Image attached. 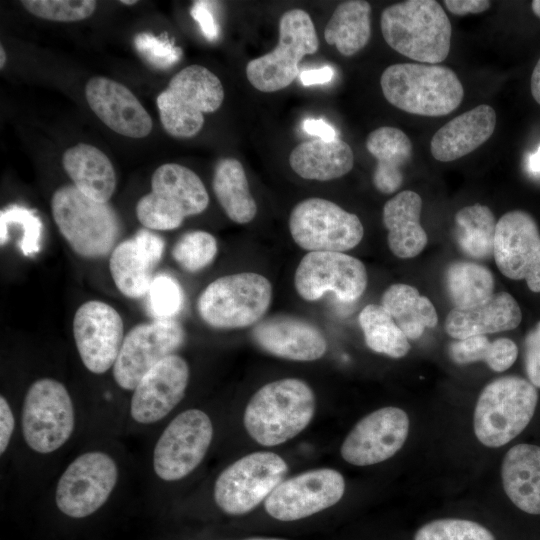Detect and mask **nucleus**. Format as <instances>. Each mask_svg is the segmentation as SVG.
Returning a JSON list of instances; mask_svg holds the SVG:
<instances>
[{
	"label": "nucleus",
	"mask_w": 540,
	"mask_h": 540,
	"mask_svg": "<svg viewBox=\"0 0 540 540\" xmlns=\"http://www.w3.org/2000/svg\"><path fill=\"white\" fill-rule=\"evenodd\" d=\"M533 13L540 18V0H534L531 3Z\"/></svg>",
	"instance_id": "obj_54"
},
{
	"label": "nucleus",
	"mask_w": 540,
	"mask_h": 540,
	"mask_svg": "<svg viewBox=\"0 0 540 540\" xmlns=\"http://www.w3.org/2000/svg\"><path fill=\"white\" fill-rule=\"evenodd\" d=\"M524 366L529 381L540 388V321L525 337Z\"/></svg>",
	"instance_id": "obj_45"
},
{
	"label": "nucleus",
	"mask_w": 540,
	"mask_h": 540,
	"mask_svg": "<svg viewBox=\"0 0 540 540\" xmlns=\"http://www.w3.org/2000/svg\"><path fill=\"white\" fill-rule=\"evenodd\" d=\"M303 130L312 136H317L322 140L336 139V130L332 125L323 119L307 118L302 123Z\"/></svg>",
	"instance_id": "obj_50"
},
{
	"label": "nucleus",
	"mask_w": 540,
	"mask_h": 540,
	"mask_svg": "<svg viewBox=\"0 0 540 540\" xmlns=\"http://www.w3.org/2000/svg\"><path fill=\"white\" fill-rule=\"evenodd\" d=\"M62 164L81 193L108 203L116 187V176L111 161L100 149L79 143L65 151Z\"/></svg>",
	"instance_id": "obj_29"
},
{
	"label": "nucleus",
	"mask_w": 540,
	"mask_h": 540,
	"mask_svg": "<svg viewBox=\"0 0 540 540\" xmlns=\"http://www.w3.org/2000/svg\"><path fill=\"white\" fill-rule=\"evenodd\" d=\"M287 470L286 462L278 454L268 451L248 454L218 476L215 502L227 514H245L266 500L283 481Z\"/></svg>",
	"instance_id": "obj_11"
},
{
	"label": "nucleus",
	"mask_w": 540,
	"mask_h": 540,
	"mask_svg": "<svg viewBox=\"0 0 540 540\" xmlns=\"http://www.w3.org/2000/svg\"><path fill=\"white\" fill-rule=\"evenodd\" d=\"M365 145L377 160L372 177L375 188L384 194L397 191L403 182L402 167L412 157L409 137L396 127L382 126L370 132Z\"/></svg>",
	"instance_id": "obj_30"
},
{
	"label": "nucleus",
	"mask_w": 540,
	"mask_h": 540,
	"mask_svg": "<svg viewBox=\"0 0 540 540\" xmlns=\"http://www.w3.org/2000/svg\"><path fill=\"white\" fill-rule=\"evenodd\" d=\"M455 237L461 250L475 259L493 255L496 224L489 207L482 204L465 206L455 215Z\"/></svg>",
	"instance_id": "obj_36"
},
{
	"label": "nucleus",
	"mask_w": 540,
	"mask_h": 540,
	"mask_svg": "<svg viewBox=\"0 0 540 540\" xmlns=\"http://www.w3.org/2000/svg\"><path fill=\"white\" fill-rule=\"evenodd\" d=\"M538 402V391L528 380L504 376L481 392L474 412V431L488 447H500L519 435L530 423Z\"/></svg>",
	"instance_id": "obj_5"
},
{
	"label": "nucleus",
	"mask_w": 540,
	"mask_h": 540,
	"mask_svg": "<svg viewBox=\"0 0 540 540\" xmlns=\"http://www.w3.org/2000/svg\"><path fill=\"white\" fill-rule=\"evenodd\" d=\"M294 242L309 252H344L356 247L364 235L357 215L327 199L311 197L299 202L289 217Z\"/></svg>",
	"instance_id": "obj_10"
},
{
	"label": "nucleus",
	"mask_w": 540,
	"mask_h": 540,
	"mask_svg": "<svg viewBox=\"0 0 540 540\" xmlns=\"http://www.w3.org/2000/svg\"><path fill=\"white\" fill-rule=\"evenodd\" d=\"M493 256L503 275L525 280L532 292H540V232L529 213L513 210L501 216Z\"/></svg>",
	"instance_id": "obj_17"
},
{
	"label": "nucleus",
	"mask_w": 540,
	"mask_h": 540,
	"mask_svg": "<svg viewBox=\"0 0 540 540\" xmlns=\"http://www.w3.org/2000/svg\"><path fill=\"white\" fill-rule=\"evenodd\" d=\"M75 417L65 386L51 378L35 381L28 389L22 411L23 436L39 453H51L71 436Z\"/></svg>",
	"instance_id": "obj_12"
},
{
	"label": "nucleus",
	"mask_w": 540,
	"mask_h": 540,
	"mask_svg": "<svg viewBox=\"0 0 540 540\" xmlns=\"http://www.w3.org/2000/svg\"><path fill=\"white\" fill-rule=\"evenodd\" d=\"M445 283L454 308L458 309L475 308L495 294L493 274L475 262L451 263L446 270Z\"/></svg>",
	"instance_id": "obj_34"
},
{
	"label": "nucleus",
	"mask_w": 540,
	"mask_h": 540,
	"mask_svg": "<svg viewBox=\"0 0 540 540\" xmlns=\"http://www.w3.org/2000/svg\"><path fill=\"white\" fill-rule=\"evenodd\" d=\"M414 540H495L484 526L465 519H439L422 526Z\"/></svg>",
	"instance_id": "obj_41"
},
{
	"label": "nucleus",
	"mask_w": 540,
	"mask_h": 540,
	"mask_svg": "<svg viewBox=\"0 0 540 540\" xmlns=\"http://www.w3.org/2000/svg\"><path fill=\"white\" fill-rule=\"evenodd\" d=\"M443 3L449 12L458 16L479 14L491 6L487 0H445Z\"/></svg>",
	"instance_id": "obj_48"
},
{
	"label": "nucleus",
	"mask_w": 540,
	"mask_h": 540,
	"mask_svg": "<svg viewBox=\"0 0 540 540\" xmlns=\"http://www.w3.org/2000/svg\"><path fill=\"white\" fill-rule=\"evenodd\" d=\"M422 199L414 191L404 190L383 207V223L388 231L391 252L403 259L413 258L425 248L428 238L420 224Z\"/></svg>",
	"instance_id": "obj_26"
},
{
	"label": "nucleus",
	"mask_w": 540,
	"mask_h": 540,
	"mask_svg": "<svg viewBox=\"0 0 540 540\" xmlns=\"http://www.w3.org/2000/svg\"><path fill=\"white\" fill-rule=\"evenodd\" d=\"M521 319V309L514 297L500 292L475 308H453L445 319V331L452 338L461 340L515 329Z\"/></svg>",
	"instance_id": "obj_25"
},
{
	"label": "nucleus",
	"mask_w": 540,
	"mask_h": 540,
	"mask_svg": "<svg viewBox=\"0 0 540 540\" xmlns=\"http://www.w3.org/2000/svg\"><path fill=\"white\" fill-rule=\"evenodd\" d=\"M54 221L75 253L100 258L116 247L120 220L108 203L94 201L74 185L58 188L51 199Z\"/></svg>",
	"instance_id": "obj_4"
},
{
	"label": "nucleus",
	"mask_w": 540,
	"mask_h": 540,
	"mask_svg": "<svg viewBox=\"0 0 540 540\" xmlns=\"http://www.w3.org/2000/svg\"><path fill=\"white\" fill-rule=\"evenodd\" d=\"M371 5L363 0H350L339 4L324 30L327 44L350 57L361 51L371 37Z\"/></svg>",
	"instance_id": "obj_32"
},
{
	"label": "nucleus",
	"mask_w": 540,
	"mask_h": 540,
	"mask_svg": "<svg viewBox=\"0 0 540 540\" xmlns=\"http://www.w3.org/2000/svg\"><path fill=\"white\" fill-rule=\"evenodd\" d=\"M530 88L534 100L540 105V58L533 69Z\"/></svg>",
	"instance_id": "obj_52"
},
{
	"label": "nucleus",
	"mask_w": 540,
	"mask_h": 540,
	"mask_svg": "<svg viewBox=\"0 0 540 540\" xmlns=\"http://www.w3.org/2000/svg\"><path fill=\"white\" fill-rule=\"evenodd\" d=\"M118 478L115 461L103 452L77 457L64 471L56 488L61 512L83 518L98 510L109 498Z\"/></svg>",
	"instance_id": "obj_16"
},
{
	"label": "nucleus",
	"mask_w": 540,
	"mask_h": 540,
	"mask_svg": "<svg viewBox=\"0 0 540 540\" xmlns=\"http://www.w3.org/2000/svg\"><path fill=\"white\" fill-rule=\"evenodd\" d=\"M154 267L133 239L119 243L111 252L110 273L116 287L126 297L147 295Z\"/></svg>",
	"instance_id": "obj_35"
},
{
	"label": "nucleus",
	"mask_w": 540,
	"mask_h": 540,
	"mask_svg": "<svg viewBox=\"0 0 540 540\" xmlns=\"http://www.w3.org/2000/svg\"><path fill=\"white\" fill-rule=\"evenodd\" d=\"M148 307L157 319H170L183 305V290L173 277L167 274L156 275L149 287Z\"/></svg>",
	"instance_id": "obj_43"
},
{
	"label": "nucleus",
	"mask_w": 540,
	"mask_h": 540,
	"mask_svg": "<svg viewBox=\"0 0 540 540\" xmlns=\"http://www.w3.org/2000/svg\"><path fill=\"white\" fill-rule=\"evenodd\" d=\"M223 100L219 78L204 66L190 65L172 77L156 102L166 132L190 138L202 129L204 114L218 110Z\"/></svg>",
	"instance_id": "obj_7"
},
{
	"label": "nucleus",
	"mask_w": 540,
	"mask_h": 540,
	"mask_svg": "<svg viewBox=\"0 0 540 540\" xmlns=\"http://www.w3.org/2000/svg\"><path fill=\"white\" fill-rule=\"evenodd\" d=\"M212 187L214 194L230 220L238 224L251 222L257 214L245 170L235 158H223L215 166Z\"/></svg>",
	"instance_id": "obj_31"
},
{
	"label": "nucleus",
	"mask_w": 540,
	"mask_h": 540,
	"mask_svg": "<svg viewBox=\"0 0 540 540\" xmlns=\"http://www.w3.org/2000/svg\"><path fill=\"white\" fill-rule=\"evenodd\" d=\"M121 3H122V4H125V5H133V4L136 3V1H133V0H129V1L123 0V1H121Z\"/></svg>",
	"instance_id": "obj_56"
},
{
	"label": "nucleus",
	"mask_w": 540,
	"mask_h": 540,
	"mask_svg": "<svg viewBox=\"0 0 540 540\" xmlns=\"http://www.w3.org/2000/svg\"><path fill=\"white\" fill-rule=\"evenodd\" d=\"M249 540H280V539H261V538H255V539H249Z\"/></svg>",
	"instance_id": "obj_57"
},
{
	"label": "nucleus",
	"mask_w": 540,
	"mask_h": 540,
	"mask_svg": "<svg viewBox=\"0 0 540 540\" xmlns=\"http://www.w3.org/2000/svg\"><path fill=\"white\" fill-rule=\"evenodd\" d=\"M381 305L408 339H418L425 328L435 327L438 321L432 302L408 284L389 286L381 297Z\"/></svg>",
	"instance_id": "obj_33"
},
{
	"label": "nucleus",
	"mask_w": 540,
	"mask_h": 540,
	"mask_svg": "<svg viewBox=\"0 0 540 540\" xmlns=\"http://www.w3.org/2000/svg\"><path fill=\"white\" fill-rule=\"evenodd\" d=\"M19 226L22 235L18 243L23 255L33 256L39 252L43 234V224L37 214L24 206L11 205L0 213V243L3 246L9 235L7 227Z\"/></svg>",
	"instance_id": "obj_40"
},
{
	"label": "nucleus",
	"mask_w": 540,
	"mask_h": 540,
	"mask_svg": "<svg viewBox=\"0 0 540 540\" xmlns=\"http://www.w3.org/2000/svg\"><path fill=\"white\" fill-rule=\"evenodd\" d=\"M184 340L185 331L173 318L136 325L125 335L113 365L115 382L125 390H134L144 375L173 355Z\"/></svg>",
	"instance_id": "obj_13"
},
{
	"label": "nucleus",
	"mask_w": 540,
	"mask_h": 540,
	"mask_svg": "<svg viewBox=\"0 0 540 540\" xmlns=\"http://www.w3.org/2000/svg\"><path fill=\"white\" fill-rule=\"evenodd\" d=\"M132 239L154 266L160 262L164 253L165 242L159 235L145 228L139 230Z\"/></svg>",
	"instance_id": "obj_47"
},
{
	"label": "nucleus",
	"mask_w": 540,
	"mask_h": 540,
	"mask_svg": "<svg viewBox=\"0 0 540 540\" xmlns=\"http://www.w3.org/2000/svg\"><path fill=\"white\" fill-rule=\"evenodd\" d=\"M21 4L34 16L57 22L83 20L96 8L92 0H23Z\"/></svg>",
	"instance_id": "obj_42"
},
{
	"label": "nucleus",
	"mask_w": 540,
	"mask_h": 540,
	"mask_svg": "<svg viewBox=\"0 0 540 540\" xmlns=\"http://www.w3.org/2000/svg\"><path fill=\"white\" fill-rule=\"evenodd\" d=\"M190 15L198 23L207 40L215 41L219 37L220 29L211 9V2L195 1L191 7Z\"/></svg>",
	"instance_id": "obj_46"
},
{
	"label": "nucleus",
	"mask_w": 540,
	"mask_h": 540,
	"mask_svg": "<svg viewBox=\"0 0 540 540\" xmlns=\"http://www.w3.org/2000/svg\"><path fill=\"white\" fill-rule=\"evenodd\" d=\"M289 164L303 179L329 181L352 170L354 154L351 147L338 138L329 141L310 140L292 149Z\"/></svg>",
	"instance_id": "obj_28"
},
{
	"label": "nucleus",
	"mask_w": 540,
	"mask_h": 540,
	"mask_svg": "<svg viewBox=\"0 0 540 540\" xmlns=\"http://www.w3.org/2000/svg\"><path fill=\"white\" fill-rule=\"evenodd\" d=\"M333 76L334 69L330 66L303 70L299 74L300 81L305 86L328 83L333 79Z\"/></svg>",
	"instance_id": "obj_51"
},
{
	"label": "nucleus",
	"mask_w": 540,
	"mask_h": 540,
	"mask_svg": "<svg viewBox=\"0 0 540 540\" xmlns=\"http://www.w3.org/2000/svg\"><path fill=\"white\" fill-rule=\"evenodd\" d=\"M345 491L343 476L334 469L306 471L283 480L265 500V510L280 521H294L336 504Z\"/></svg>",
	"instance_id": "obj_18"
},
{
	"label": "nucleus",
	"mask_w": 540,
	"mask_h": 540,
	"mask_svg": "<svg viewBox=\"0 0 540 540\" xmlns=\"http://www.w3.org/2000/svg\"><path fill=\"white\" fill-rule=\"evenodd\" d=\"M92 111L114 132L130 138L146 137L153 122L135 95L123 84L96 76L85 87Z\"/></svg>",
	"instance_id": "obj_22"
},
{
	"label": "nucleus",
	"mask_w": 540,
	"mask_h": 540,
	"mask_svg": "<svg viewBox=\"0 0 540 540\" xmlns=\"http://www.w3.org/2000/svg\"><path fill=\"white\" fill-rule=\"evenodd\" d=\"M318 49L319 40L310 15L301 9L288 10L279 20L278 44L247 63V79L261 92L282 90L299 76L303 57L315 54Z\"/></svg>",
	"instance_id": "obj_9"
},
{
	"label": "nucleus",
	"mask_w": 540,
	"mask_h": 540,
	"mask_svg": "<svg viewBox=\"0 0 540 540\" xmlns=\"http://www.w3.org/2000/svg\"><path fill=\"white\" fill-rule=\"evenodd\" d=\"M134 46L150 65L158 69L173 66L182 56L181 49L174 46L166 37H157L151 33L137 34Z\"/></svg>",
	"instance_id": "obj_44"
},
{
	"label": "nucleus",
	"mask_w": 540,
	"mask_h": 540,
	"mask_svg": "<svg viewBox=\"0 0 540 540\" xmlns=\"http://www.w3.org/2000/svg\"><path fill=\"white\" fill-rule=\"evenodd\" d=\"M380 85L390 104L420 116L450 114L464 97V89L456 73L438 64L390 65L383 71Z\"/></svg>",
	"instance_id": "obj_3"
},
{
	"label": "nucleus",
	"mask_w": 540,
	"mask_h": 540,
	"mask_svg": "<svg viewBox=\"0 0 540 540\" xmlns=\"http://www.w3.org/2000/svg\"><path fill=\"white\" fill-rule=\"evenodd\" d=\"M528 168L531 172H534V173L540 172V147L537 149L535 153L529 156Z\"/></svg>",
	"instance_id": "obj_53"
},
{
	"label": "nucleus",
	"mask_w": 540,
	"mask_h": 540,
	"mask_svg": "<svg viewBox=\"0 0 540 540\" xmlns=\"http://www.w3.org/2000/svg\"><path fill=\"white\" fill-rule=\"evenodd\" d=\"M272 299V285L263 275L242 272L211 282L197 301L201 319L215 329H239L256 325Z\"/></svg>",
	"instance_id": "obj_8"
},
{
	"label": "nucleus",
	"mask_w": 540,
	"mask_h": 540,
	"mask_svg": "<svg viewBox=\"0 0 540 540\" xmlns=\"http://www.w3.org/2000/svg\"><path fill=\"white\" fill-rule=\"evenodd\" d=\"M252 338L269 354L293 361H314L327 350V340L318 327L288 315L259 321L252 330Z\"/></svg>",
	"instance_id": "obj_23"
},
{
	"label": "nucleus",
	"mask_w": 540,
	"mask_h": 540,
	"mask_svg": "<svg viewBox=\"0 0 540 540\" xmlns=\"http://www.w3.org/2000/svg\"><path fill=\"white\" fill-rule=\"evenodd\" d=\"M218 245L215 237L202 230L182 235L172 248V257L185 271L197 272L207 267L215 258Z\"/></svg>",
	"instance_id": "obj_39"
},
{
	"label": "nucleus",
	"mask_w": 540,
	"mask_h": 540,
	"mask_svg": "<svg viewBox=\"0 0 540 540\" xmlns=\"http://www.w3.org/2000/svg\"><path fill=\"white\" fill-rule=\"evenodd\" d=\"M408 430L409 418L402 409L380 408L353 427L341 446V455L356 466L380 463L401 449Z\"/></svg>",
	"instance_id": "obj_20"
},
{
	"label": "nucleus",
	"mask_w": 540,
	"mask_h": 540,
	"mask_svg": "<svg viewBox=\"0 0 540 540\" xmlns=\"http://www.w3.org/2000/svg\"><path fill=\"white\" fill-rule=\"evenodd\" d=\"M315 407V395L303 380H276L252 396L244 411V426L257 443L276 446L302 432Z\"/></svg>",
	"instance_id": "obj_1"
},
{
	"label": "nucleus",
	"mask_w": 540,
	"mask_h": 540,
	"mask_svg": "<svg viewBox=\"0 0 540 540\" xmlns=\"http://www.w3.org/2000/svg\"><path fill=\"white\" fill-rule=\"evenodd\" d=\"M123 321L111 305L98 300L83 303L73 318V336L84 366L102 374L113 367L124 340Z\"/></svg>",
	"instance_id": "obj_19"
},
{
	"label": "nucleus",
	"mask_w": 540,
	"mask_h": 540,
	"mask_svg": "<svg viewBox=\"0 0 540 540\" xmlns=\"http://www.w3.org/2000/svg\"><path fill=\"white\" fill-rule=\"evenodd\" d=\"M384 40L412 60L438 64L450 51L452 27L435 0H407L386 7L380 17Z\"/></svg>",
	"instance_id": "obj_2"
},
{
	"label": "nucleus",
	"mask_w": 540,
	"mask_h": 540,
	"mask_svg": "<svg viewBox=\"0 0 540 540\" xmlns=\"http://www.w3.org/2000/svg\"><path fill=\"white\" fill-rule=\"evenodd\" d=\"M189 381L187 362L178 355L161 360L134 388L130 412L139 423L165 417L183 398Z\"/></svg>",
	"instance_id": "obj_21"
},
{
	"label": "nucleus",
	"mask_w": 540,
	"mask_h": 540,
	"mask_svg": "<svg viewBox=\"0 0 540 540\" xmlns=\"http://www.w3.org/2000/svg\"><path fill=\"white\" fill-rule=\"evenodd\" d=\"M14 429V417L7 400L0 397V453L7 449Z\"/></svg>",
	"instance_id": "obj_49"
},
{
	"label": "nucleus",
	"mask_w": 540,
	"mask_h": 540,
	"mask_svg": "<svg viewBox=\"0 0 540 540\" xmlns=\"http://www.w3.org/2000/svg\"><path fill=\"white\" fill-rule=\"evenodd\" d=\"M298 295L313 302L331 292L338 300H358L367 287V271L357 258L343 252H308L294 274Z\"/></svg>",
	"instance_id": "obj_15"
},
{
	"label": "nucleus",
	"mask_w": 540,
	"mask_h": 540,
	"mask_svg": "<svg viewBox=\"0 0 540 540\" xmlns=\"http://www.w3.org/2000/svg\"><path fill=\"white\" fill-rule=\"evenodd\" d=\"M366 345L374 352L401 358L410 350L408 338L388 311L378 304L365 306L358 317Z\"/></svg>",
	"instance_id": "obj_37"
},
{
	"label": "nucleus",
	"mask_w": 540,
	"mask_h": 540,
	"mask_svg": "<svg viewBox=\"0 0 540 540\" xmlns=\"http://www.w3.org/2000/svg\"><path fill=\"white\" fill-rule=\"evenodd\" d=\"M495 110L486 104L476 106L444 124L430 142L432 156L450 162L471 153L493 134Z\"/></svg>",
	"instance_id": "obj_24"
},
{
	"label": "nucleus",
	"mask_w": 540,
	"mask_h": 540,
	"mask_svg": "<svg viewBox=\"0 0 540 540\" xmlns=\"http://www.w3.org/2000/svg\"><path fill=\"white\" fill-rule=\"evenodd\" d=\"M5 59H6V56H5V51L3 50V47L1 46L0 48V67L2 68L4 63H5Z\"/></svg>",
	"instance_id": "obj_55"
},
{
	"label": "nucleus",
	"mask_w": 540,
	"mask_h": 540,
	"mask_svg": "<svg viewBox=\"0 0 540 540\" xmlns=\"http://www.w3.org/2000/svg\"><path fill=\"white\" fill-rule=\"evenodd\" d=\"M505 493L520 510L540 515V446L518 444L504 456L501 467Z\"/></svg>",
	"instance_id": "obj_27"
},
{
	"label": "nucleus",
	"mask_w": 540,
	"mask_h": 540,
	"mask_svg": "<svg viewBox=\"0 0 540 540\" xmlns=\"http://www.w3.org/2000/svg\"><path fill=\"white\" fill-rule=\"evenodd\" d=\"M213 437L206 413L189 409L177 415L159 437L153 454L155 473L175 481L191 473L203 460Z\"/></svg>",
	"instance_id": "obj_14"
},
{
	"label": "nucleus",
	"mask_w": 540,
	"mask_h": 540,
	"mask_svg": "<svg viewBox=\"0 0 540 540\" xmlns=\"http://www.w3.org/2000/svg\"><path fill=\"white\" fill-rule=\"evenodd\" d=\"M449 355L457 364L484 361L492 370L503 372L516 361L518 347L509 338L491 342L486 335H476L452 342Z\"/></svg>",
	"instance_id": "obj_38"
},
{
	"label": "nucleus",
	"mask_w": 540,
	"mask_h": 540,
	"mask_svg": "<svg viewBox=\"0 0 540 540\" xmlns=\"http://www.w3.org/2000/svg\"><path fill=\"white\" fill-rule=\"evenodd\" d=\"M208 192L200 177L176 163L159 166L151 178V192L136 206L139 222L150 230H174L184 219L206 210Z\"/></svg>",
	"instance_id": "obj_6"
}]
</instances>
